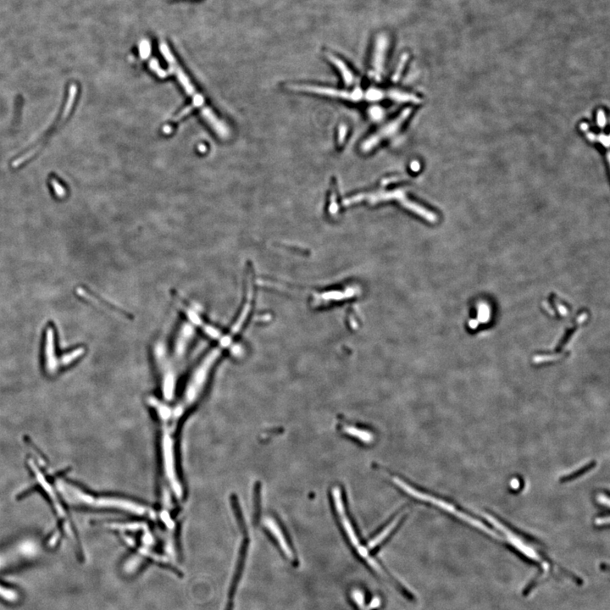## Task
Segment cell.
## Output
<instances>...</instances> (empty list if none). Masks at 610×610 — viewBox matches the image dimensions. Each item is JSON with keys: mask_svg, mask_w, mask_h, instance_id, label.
Listing matches in <instances>:
<instances>
[{"mask_svg": "<svg viewBox=\"0 0 610 610\" xmlns=\"http://www.w3.org/2000/svg\"><path fill=\"white\" fill-rule=\"evenodd\" d=\"M367 202L371 205H376L381 202L395 201L399 203L403 208H405L415 215H419L421 218L430 223H436L438 221V216L436 213L430 211L421 205H419L416 202L409 199L406 192L403 189H395L388 191L387 189H377L374 192L369 193H360L349 197L343 201L345 206L355 205L361 202Z\"/></svg>", "mask_w": 610, "mask_h": 610, "instance_id": "obj_4", "label": "cell"}, {"mask_svg": "<svg viewBox=\"0 0 610 610\" xmlns=\"http://www.w3.org/2000/svg\"><path fill=\"white\" fill-rule=\"evenodd\" d=\"M346 133V127L343 125V126L341 127L340 131H339V138H338V142H340V143H343V141H344V139H345Z\"/></svg>", "mask_w": 610, "mask_h": 610, "instance_id": "obj_20", "label": "cell"}, {"mask_svg": "<svg viewBox=\"0 0 610 610\" xmlns=\"http://www.w3.org/2000/svg\"><path fill=\"white\" fill-rule=\"evenodd\" d=\"M606 122H607V120H606L605 113L604 112L602 111V109H600V110H598V112H597V124H598L601 127H602V126H604V125H606Z\"/></svg>", "mask_w": 610, "mask_h": 610, "instance_id": "obj_19", "label": "cell"}, {"mask_svg": "<svg viewBox=\"0 0 610 610\" xmlns=\"http://www.w3.org/2000/svg\"><path fill=\"white\" fill-rule=\"evenodd\" d=\"M343 430L347 435L358 439L364 443L370 444L373 441L374 436L372 433L362 428H358L354 425H345L343 427Z\"/></svg>", "mask_w": 610, "mask_h": 610, "instance_id": "obj_13", "label": "cell"}, {"mask_svg": "<svg viewBox=\"0 0 610 610\" xmlns=\"http://www.w3.org/2000/svg\"><path fill=\"white\" fill-rule=\"evenodd\" d=\"M412 113L411 108L403 109L398 116L394 118L387 124H385L378 131L365 139L361 145V150L363 152H368L373 150V148L380 144L382 141L392 138L400 131L402 126L406 120L409 119Z\"/></svg>", "mask_w": 610, "mask_h": 610, "instance_id": "obj_6", "label": "cell"}, {"mask_svg": "<svg viewBox=\"0 0 610 610\" xmlns=\"http://www.w3.org/2000/svg\"><path fill=\"white\" fill-rule=\"evenodd\" d=\"M194 335L195 331L194 326L191 323H185L180 327L174 342V356L176 359L183 360L192 341L194 340Z\"/></svg>", "mask_w": 610, "mask_h": 610, "instance_id": "obj_9", "label": "cell"}, {"mask_svg": "<svg viewBox=\"0 0 610 610\" xmlns=\"http://www.w3.org/2000/svg\"><path fill=\"white\" fill-rule=\"evenodd\" d=\"M60 363L55 355V333L54 330L49 327L46 331V343H45V367L48 373L54 375L59 369Z\"/></svg>", "mask_w": 610, "mask_h": 610, "instance_id": "obj_10", "label": "cell"}, {"mask_svg": "<svg viewBox=\"0 0 610 610\" xmlns=\"http://www.w3.org/2000/svg\"><path fill=\"white\" fill-rule=\"evenodd\" d=\"M49 183H50V185L52 187L54 193H55V195L58 198H60H60H65L66 196L67 193H66V188H64L63 185L60 184V182L57 179H55V177H51L49 179Z\"/></svg>", "mask_w": 610, "mask_h": 610, "instance_id": "obj_17", "label": "cell"}, {"mask_svg": "<svg viewBox=\"0 0 610 610\" xmlns=\"http://www.w3.org/2000/svg\"><path fill=\"white\" fill-rule=\"evenodd\" d=\"M265 526L268 529V531L272 534L273 537L277 542L279 547L281 548V550L283 552L284 554L286 556V558H289L291 561H293L294 560L293 552L291 550V547H290V545H289L286 537L284 536L283 531L281 530L280 526L276 523V521L275 520H273L272 518H268L265 520Z\"/></svg>", "mask_w": 610, "mask_h": 610, "instance_id": "obj_11", "label": "cell"}, {"mask_svg": "<svg viewBox=\"0 0 610 610\" xmlns=\"http://www.w3.org/2000/svg\"><path fill=\"white\" fill-rule=\"evenodd\" d=\"M580 131L585 132L586 137L591 142H600V143H602L607 148H608V147H609V136H607V135L602 133L599 134V135H596L593 132H591V131H589V125L586 122L581 123L580 125Z\"/></svg>", "mask_w": 610, "mask_h": 610, "instance_id": "obj_14", "label": "cell"}, {"mask_svg": "<svg viewBox=\"0 0 610 610\" xmlns=\"http://www.w3.org/2000/svg\"><path fill=\"white\" fill-rule=\"evenodd\" d=\"M84 348H77V349H75L73 351H71L69 354H64L62 359H61V361H60V365H63V366H67V365H71V363L74 362L78 358L82 356L84 354Z\"/></svg>", "mask_w": 610, "mask_h": 610, "instance_id": "obj_16", "label": "cell"}, {"mask_svg": "<svg viewBox=\"0 0 610 610\" xmlns=\"http://www.w3.org/2000/svg\"><path fill=\"white\" fill-rule=\"evenodd\" d=\"M402 520V515H398L393 520L385 527L380 533L377 534L376 537H374L373 539L371 540L368 548L370 549H374V548L378 547L379 545L381 544L384 540L387 539V537H389L390 534L392 533V531L395 530L396 527L398 526V524Z\"/></svg>", "mask_w": 610, "mask_h": 610, "instance_id": "obj_12", "label": "cell"}, {"mask_svg": "<svg viewBox=\"0 0 610 610\" xmlns=\"http://www.w3.org/2000/svg\"><path fill=\"white\" fill-rule=\"evenodd\" d=\"M380 605H381V599H380L379 597H377V596H376V597H374L372 601H371V604H370V607L375 609V608H377V607H380Z\"/></svg>", "mask_w": 610, "mask_h": 610, "instance_id": "obj_21", "label": "cell"}, {"mask_svg": "<svg viewBox=\"0 0 610 610\" xmlns=\"http://www.w3.org/2000/svg\"><path fill=\"white\" fill-rule=\"evenodd\" d=\"M161 51L165 59L169 64L171 71L176 75L177 79L184 88V90L187 92L188 95L190 96L191 98H193L194 105L199 108L205 120L214 129V131L219 134V136L221 137H227L229 136V129L227 125L222 120H220L218 116L215 114V112L213 111L211 108L206 104L205 98L197 91L194 84L191 82V80L188 78V75L178 65V63L175 59L174 55H172V53L168 49L167 44L161 43Z\"/></svg>", "mask_w": 610, "mask_h": 610, "instance_id": "obj_2", "label": "cell"}, {"mask_svg": "<svg viewBox=\"0 0 610 610\" xmlns=\"http://www.w3.org/2000/svg\"><path fill=\"white\" fill-rule=\"evenodd\" d=\"M155 357L157 360L159 366L162 373V378L164 380L165 390L167 391V395H172L173 382H174V373L172 370V364L167 358V351L162 344H157L155 347Z\"/></svg>", "mask_w": 610, "mask_h": 610, "instance_id": "obj_8", "label": "cell"}, {"mask_svg": "<svg viewBox=\"0 0 610 610\" xmlns=\"http://www.w3.org/2000/svg\"><path fill=\"white\" fill-rule=\"evenodd\" d=\"M352 598L360 610H369L365 604V594L360 590H354L352 592Z\"/></svg>", "mask_w": 610, "mask_h": 610, "instance_id": "obj_18", "label": "cell"}, {"mask_svg": "<svg viewBox=\"0 0 610 610\" xmlns=\"http://www.w3.org/2000/svg\"><path fill=\"white\" fill-rule=\"evenodd\" d=\"M174 299L176 300V302H177V304L180 307L181 310L187 316L191 324L199 327L203 332H205L206 335L215 340L219 341L223 337V333H221V332H220L217 328L206 323L205 320L203 321L201 316L199 315V312L188 307V304H186V302L181 299V297H178L177 294L175 295Z\"/></svg>", "mask_w": 610, "mask_h": 610, "instance_id": "obj_7", "label": "cell"}, {"mask_svg": "<svg viewBox=\"0 0 610 610\" xmlns=\"http://www.w3.org/2000/svg\"><path fill=\"white\" fill-rule=\"evenodd\" d=\"M0 599L10 603H16L20 600V595L14 589L0 584Z\"/></svg>", "mask_w": 610, "mask_h": 610, "instance_id": "obj_15", "label": "cell"}, {"mask_svg": "<svg viewBox=\"0 0 610 610\" xmlns=\"http://www.w3.org/2000/svg\"><path fill=\"white\" fill-rule=\"evenodd\" d=\"M77 93H78V87H77V86L75 83H71L70 85V87H69L68 96H67L66 104H65V107H64V109H63L62 114L60 115V119L58 120L57 123L55 124L56 125H55V129L48 136L42 139L41 141L38 142V144L32 147L30 150H28V152H25L24 155L20 156L19 158L16 159L15 161H12L11 167H13V168H18V167H21L22 165L26 163L27 161H30L31 159L34 157V156L37 155L41 150V148H43L45 146L47 141L52 136L53 134L55 133V131H56L57 129L60 128V127H61L64 125V123L66 122L67 119H68L71 110H72V108H73L74 104H75V102H76Z\"/></svg>", "mask_w": 610, "mask_h": 610, "instance_id": "obj_5", "label": "cell"}, {"mask_svg": "<svg viewBox=\"0 0 610 610\" xmlns=\"http://www.w3.org/2000/svg\"><path fill=\"white\" fill-rule=\"evenodd\" d=\"M290 88L294 91L316 93L353 102H359L363 99L373 102L387 98L397 102H411L414 104H418L419 101V97H417L415 94L399 90H381L377 88H371L369 90L363 91L360 87H354L353 90H343L309 84H291Z\"/></svg>", "mask_w": 610, "mask_h": 610, "instance_id": "obj_1", "label": "cell"}, {"mask_svg": "<svg viewBox=\"0 0 610 610\" xmlns=\"http://www.w3.org/2000/svg\"><path fill=\"white\" fill-rule=\"evenodd\" d=\"M57 491L65 501L74 507H82L88 509H120V510H133L130 509L127 501L117 498L96 496L87 493L84 490L74 485L66 480L58 479L55 482ZM134 512V511H133Z\"/></svg>", "mask_w": 610, "mask_h": 610, "instance_id": "obj_3", "label": "cell"}]
</instances>
